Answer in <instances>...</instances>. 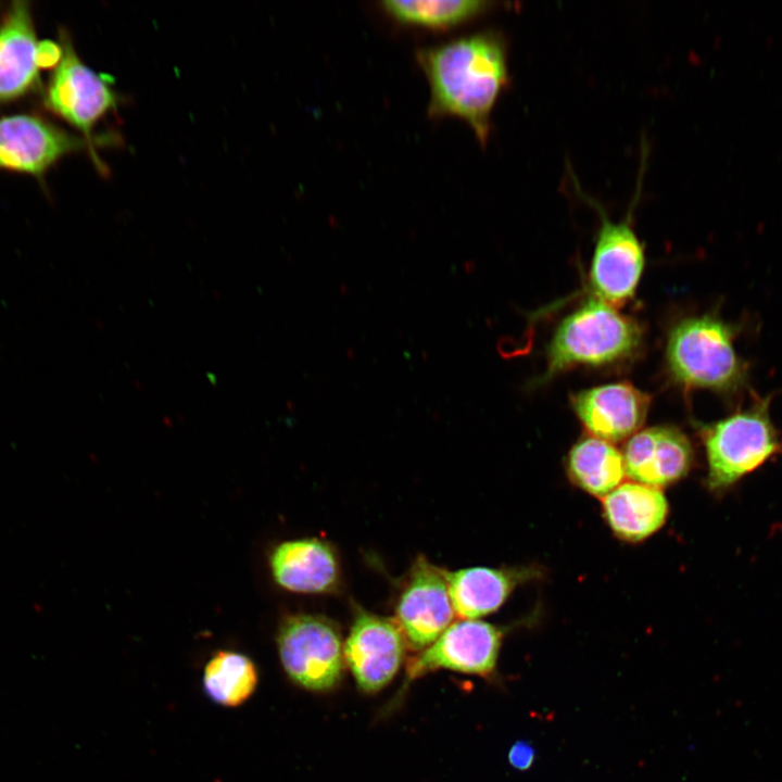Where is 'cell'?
I'll return each mask as SVG.
<instances>
[{
	"label": "cell",
	"mask_w": 782,
	"mask_h": 782,
	"mask_svg": "<svg viewBox=\"0 0 782 782\" xmlns=\"http://www.w3.org/2000/svg\"><path fill=\"white\" fill-rule=\"evenodd\" d=\"M416 58L430 86L429 114L463 118L484 146L492 110L509 79L503 37L477 31L419 48Z\"/></svg>",
	"instance_id": "1"
},
{
	"label": "cell",
	"mask_w": 782,
	"mask_h": 782,
	"mask_svg": "<svg viewBox=\"0 0 782 782\" xmlns=\"http://www.w3.org/2000/svg\"><path fill=\"white\" fill-rule=\"evenodd\" d=\"M741 326L706 313L679 321L670 331L667 361L671 376L688 389L734 398L749 383V365L734 342Z\"/></svg>",
	"instance_id": "2"
},
{
	"label": "cell",
	"mask_w": 782,
	"mask_h": 782,
	"mask_svg": "<svg viewBox=\"0 0 782 782\" xmlns=\"http://www.w3.org/2000/svg\"><path fill=\"white\" fill-rule=\"evenodd\" d=\"M771 396H756L746 408L701 426L707 487L723 492L782 452V437L770 416Z\"/></svg>",
	"instance_id": "3"
},
{
	"label": "cell",
	"mask_w": 782,
	"mask_h": 782,
	"mask_svg": "<svg viewBox=\"0 0 782 782\" xmlns=\"http://www.w3.org/2000/svg\"><path fill=\"white\" fill-rule=\"evenodd\" d=\"M636 321L613 305L589 298L558 325L547 349L543 380L577 365H605L625 358L640 345Z\"/></svg>",
	"instance_id": "4"
},
{
	"label": "cell",
	"mask_w": 782,
	"mask_h": 782,
	"mask_svg": "<svg viewBox=\"0 0 782 782\" xmlns=\"http://www.w3.org/2000/svg\"><path fill=\"white\" fill-rule=\"evenodd\" d=\"M63 54L43 90V103L48 110L79 130L90 149L97 168L106 173L96 152V125L115 111L121 102L113 88V80L87 66L76 53L68 33L60 30Z\"/></svg>",
	"instance_id": "5"
},
{
	"label": "cell",
	"mask_w": 782,
	"mask_h": 782,
	"mask_svg": "<svg viewBox=\"0 0 782 782\" xmlns=\"http://www.w3.org/2000/svg\"><path fill=\"white\" fill-rule=\"evenodd\" d=\"M279 658L287 676L310 691H328L343 676L341 634L329 619L315 615L289 616L277 634Z\"/></svg>",
	"instance_id": "6"
},
{
	"label": "cell",
	"mask_w": 782,
	"mask_h": 782,
	"mask_svg": "<svg viewBox=\"0 0 782 782\" xmlns=\"http://www.w3.org/2000/svg\"><path fill=\"white\" fill-rule=\"evenodd\" d=\"M577 190L601 219L590 268V287L594 298L616 307L633 297L644 267V248L631 225L640 185L633 205L620 222H613L601 203L582 192L578 185Z\"/></svg>",
	"instance_id": "7"
},
{
	"label": "cell",
	"mask_w": 782,
	"mask_h": 782,
	"mask_svg": "<svg viewBox=\"0 0 782 782\" xmlns=\"http://www.w3.org/2000/svg\"><path fill=\"white\" fill-rule=\"evenodd\" d=\"M395 614V622L412 649H425L432 644L455 614L447 571L418 556L400 594Z\"/></svg>",
	"instance_id": "8"
},
{
	"label": "cell",
	"mask_w": 782,
	"mask_h": 782,
	"mask_svg": "<svg viewBox=\"0 0 782 782\" xmlns=\"http://www.w3.org/2000/svg\"><path fill=\"white\" fill-rule=\"evenodd\" d=\"M88 143L48 119L29 113L0 117V169L41 180L63 156Z\"/></svg>",
	"instance_id": "9"
},
{
	"label": "cell",
	"mask_w": 782,
	"mask_h": 782,
	"mask_svg": "<svg viewBox=\"0 0 782 782\" xmlns=\"http://www.w3.org/2000/svg\"><path fill=\"white\" fill-rule=\"evenodd\" d=\"M501 642L502 631L493 625L477 619L458 620L409 661L407 679L437 669L489 676L495 668Z\"/></svg>",
	"instance_id": "10"
},
{
	"label": "cell",
	"mask_w": 782,
	"mask_h": 782,
	"mask_svg": "<svg viewBox=\"0 0 782 782\" xmlns=\"http://www.w3.org/2000/svg\"><path fill=\"white\" fill-rule=\"evenodd\" d=\"M405 643L394 620L357 609L343 645L344 661L357 686L367 693L384 688L403 661Z\"/></svg>",
	"instance_id": "11"
},
{
	"label": "cell",
	"mask_w": 782,
	"mask_h": 782,
	"mask_svg": "<svg viewBox=\"0 0 782 782\" xmlns=\"http://www.w3.org/2000/svg\"><path fill=\"white\" fill-rule=\"evenodd\" d=\"M572 408L592 437L617 442L639 431L651 398L628 382L582 390L571 396Z\"/></svg>",
	"instance_id": "12"
},
{
	"label": "cell",
	"mask_w": 782,
	"mask_h": 782,
	"mask_svg": "<svg viewBox=\"0 0 782 782\" xmlns=\"http://www.w3.org/2000/svg\"><path fill=\"white\" fill-rule=\"evenodd\" d=\"M626 475L651 487L671 484L689 474L694 451L676 427L657 426L635 432L623 449Z\"/></svg>",
	"instance_id": "13"
},
{
	"label": "cell",
	"mask_w": 782,
	"mask_h": 782,
	"mask_svg": "<svg viewBox=\"0 0 782 782\" xmlns=\"http://www.w3.org/2000/svg\"><path fill=\"white\" fill-rule=\"evenodd\" d=\"M34 18L28 1H12L0 20V104L39 87Z\"/></svg>",
	"instance_id": "14"
},
{
	"label": "cell",
	"mask_w": 782,
	"mask_h": 782,
	"mask_svg": "<svg viewBox=\"0 0 782 782\" xmlns=\"http://www.w3.org/2000/svg\"><path fill=\"white\" fill-rule=\"evenodd\" d=\"M275 581L298 593H330L340 578L338 558L328 543L300 539L280 543L270 555Z\"/></svg>",
	"instance_id": "15"
},
{
	"label": "cell",
	"mask_w": 782,
	"mask_h": 782,
	"mask_svg": "<svg viewBox=\"0 0 782 782\" xmlns=\"http://www.w3.org/2000/svg\"><path fill=\"white\" fill-rule=\"evenodd\" d=\"M532 576L530 569L472 567L447 572L454 611L463 619H477L495 611L512 591Z\"/></svg>",
	"instance_id": "16"
},
{
	"label": "cell",
	"mask_w": 782,
	"mask_h": 782,
	"mask_svg": "<svg viewBox=\"0 0 782 782\" xmlns=\"http://www.w3.org/2000/svg\"><path fill=\"white\" fill-rule=\"evenodd\" d=\"M603 510L619 538L636 542L663 526L668 504L658 488L633 481L621 483L603 497Z\"/></svg>",
	"instance_id": "17"
},
{
	"label": "cell",
	"mask_w": 782,
	"mask_h": 782,
	"mask_svg": "<svg viewBox=\"0 0 782 782\" xmlns=\"http://www.w3.org/2000/svg\"><path fill=\"white\" fill-rule=\"evenodd\" d=\"M567 471L588 493L605 497L626 475L625 461L611 443L588 437L578 441L567 456Z\"/></svg>",
	"instance_id": "18"
},
{
	"label": "cell",
	"mask_w": 782,
	"mask_h": 782,
	"mask_svg": "<svg viewBox=\"0 0 782 782\" xmlns=\"http://www.w3.org/2000/svg\"><path fill=\"white\" fill-rule=\"evenodd\" d=\"M258 682L255 664L244 654L218 651L203 670V689L215 704L237 707L254 693Z\"/></svg>",
	"instance_id": "19"
},
{
	"label": "cell",
	"mask_w": 782,
	"mask_h": 782,
	"mask_svg": "<svg viewBox=\"0 0 782 782\" xmlns=\"http://www.w3.org/2000/svg\"><path fill=\"white\" fill-rule=\"evenodd\" d=\"M491 4L481 0H386L383 10L395 20L432 28H444L465 22Z\"/></svg>",
	"instance_id": "20"
},
{
	"label": "cell",
	"mask_w": 782,
	"mask_h": 782,
	"mask_svg": "<svg viewBox=\"0 0 782 782\" xmlns=\"http://www.w3.org/2000/svg\"><path fill=\"white\" fill-rule=\"evenodd\" d=\"M62 45L51 40L40 41L37 50V62L39 68L55 67L62 59Z\"/></svg>",
	"instance_id": "21"
},
{
	"label": "cell",
	"mask_w": 782,
	"mask_h": 782,
	"mask_svg": "<svg viewBox=\"0 0 782 782\" xmlns=\"http://www.w3.org/2000/svg\"><path fill=\"white\" fill-rule=\"evenodd\" d=\"M535 753L533 747L525 741L515 743L508 752L509 764L518 770H527L533 764Z\"/></svg>",
	"instance_id": "22"
}]
</instances>
